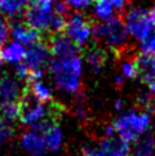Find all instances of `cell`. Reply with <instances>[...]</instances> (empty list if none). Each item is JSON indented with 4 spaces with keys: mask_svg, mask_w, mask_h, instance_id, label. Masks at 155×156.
<instances>
[{
    "mask_svg": "<svg viewBox=\"0 0 155 156\" xmlns=\"http://www.w3.org/2000/svg\"><path fill=\"white\" fill-rule=\"evenodd\" d=\"M83 67V58L79 54L65 59H53L48 66L56 87L67 94L80 93Z\"/></svg>",
    "mask_w": 155,
    "mask_h": 156,
    "instance_id": "obj_1",
    "label": "cell"
},
{
    "mask_svg": "<svg viewBox=\"0 0 155 156\" xmlns=\"http://www.w3.org/2000/svg\"><path fill=\"white\" fill-rule=\"evenodd\" d=\"M25 23L36 31H49L58 32L65 30L66 18L63 14H59L54 10V5L52 4H38L30 3L26 12L23 13Z\"/></svg>",
    "mask_w": 155,
    "mask_h": 156,
    "instance_id": "obj_2",
    "label": "cell"
},
{
    "mask_svg": "<svg viewBox=\"0 0 155 156\" xmlns=\"http://www.w3.org/2000/svg\"><path fill=\"white\" fill-rule=\"evenodd\" d=\"M93 37L109 49L121 52L127 47L129 34L127 31L124 21L120 17H113L107 21L93 25Z\"/></svg>",
    "mask_w": 155,
    "mask_h": 156,
    "instance_id": "obj_3",
    "label": "cell"
},
{
    "mask_svg": "<svg viewBox=\"0 0 155 156\" xmlns=\"http://www.w3.org/2000/svg\"><path fill=\"white\" fill-rule=\"evenodd\" d=\"M114 130L125 142H135L150 126V114L143 111L129 110L119 115L113 122Z\"/></svg>",
    "mask_w": 155,
    "mask_h": 156,
    "instance_id": "obj_4",
    "label": "cell"
},
{
    "mask_svg": "<svg viewBox=\"0 0 155 156\" xmlns=\"http://www.w3.org/2000/svg\"><path fill=\"white\" fill-rule=\"evenodd\" d=\"M20 107H21V116L20 121L26 126H34L39 122H41L47 119H53L54 114H58V110H54L49 103H43L32 96L26 87V90L23 96L20 99Z\"/></svg>",
    "mask_w": 155,
    "mask_h": 156,
    "instance_id": "obj_5",
    "label": "cell"
},
{
    "mask_svg": "<svg viewBox=\"0 0 155 156\" xmlns=\"http://www.w3.org/2000/svg\"><path fill=\"white\" fill-rule=\"evenodd\" d=\"M124 25L129 36L138 41H145L154 31L149 12L143 8H132L124 14Z\"/></svg>",
    "mask_w": 155,
    "mask_h": 156,
    "instance_id": "obj_6",
    "label": "cell"
},
{
    "mask_svg": "<svg viewBox=\"0 0 155 156\" xmlns=\"http://www.w3.org/2000/svg\"><path fill=\"white\" fill-rule=\"evenodd\" d=\"M63 31L78 47L87 45L93 37V25L84 14L79 12L70 14L66 18Z\"/></svg>",
    "mask_w": 155,
    "mask_h": 156,
    "instance_id": "obj_7",
    "label": "cell"
},
{
    "mask_svg": "<svg viewBox=\"0 0 155 156\" xmlns=\"http://www.w3.org/2000/svg\"><path fill=\"white\" fill-rule=\"evenodd\" d=\"M49 57H51V51H49L48 44L40 40V41H38V43L26 48L25 59L22 61V62L29 67V70L31 71V75H32L36 71H44V67H45L49 62Z\"/></svg>",
    "mask_w": 155,
    "mask_h": 156,
    "instance_id": "obj_8",
    "label": "cell"
},
{
    "mask_svg": "<svg viewBox=\"0 0 155 156\" xmlns=\"http://www.w3.org/2000/svg\"><path fill=\"white\" fill-rule=\"evenodd\" d=\"M51 55L54 59H65L79 54V47L66 34H54L48 43Z\"/></svg>",
    "mask_w": 155,
    "mask_h": 156,
    "instance_id": "obj_9",
    "label": "cell"
},
{
    "mask_svg": "<svg viewBox=\"0 0 155 156\" xmlns=\"http://www.w3.org/2000/svg\"><path fill=\"white\" fill-rule=\"evenodd\" d=\"M25 90L26 87H22L17 76L4 74L0 77V103L18 102Z\"/></svg>",
    "mask_w": 155,
    "mask_h": 156,
    "instance_id": "obj_10",
    "label": "cell"
},
{
    "mask_svg": "<svg viewBox=\"0 0 155 156\" xmlns=\"http://www.w3.org/2000/svg\"><path fill=\"white\" fill-rule=\"evenodd\" d=\"M20 142H21V147L27 154L32 156H44L48 152L44 134L36 129H32V128L23 132Z\"/></svg>",
    "mask_w": 155,
    "mask_h": 156,
    "instance_id": "obj_11",
    "label": "cell"
},
{
    "mask_svg": "<svg viewBox=\"0 0 155 156\" xmlns=\"http://www.w3.org/2000/svg\"><path fill=\"white\" fill-rule=\"evenodd\" d=\"M128 0H95L93 14L101 22L116 17L118 12H123L127 8Z\"/></svg>",
    "mask_w": 155,
    "mask_h": 156,
    "instance_id": "obj_12",
    "label": "cell"
},
{
    "mask_svg": "<svg viewBox=\"0 0 155 156\" xmlns=\"http://www.w3.org/2000/svg\"><path fill=\"white\" fill-rule=\"evenodd\" d=\"M9 34L14 41L21 43L26 48L40 41V32L30 27L25 22H13L9 26Z\"/></svg>",
    "mask_w": 155,
    "mask_h": 156,
    "instance_id": "obj_13",
    "label": "cell"
},
{
    "mask_svg": "<svg viewBox=\"0 0 155 156\" xmlns=\"http://www.w3.org/2000/svg\"><path fill=\"white\" fill-rule=\"evenodd\" d=\"M99 146L106 156H129L131 152L129 143L121 139L118 134L103 137Z\"/></svg>",
    "mask_w": 155,
    "mask_h": 156,
    "instance_id": "obj_14",
    "label": "cell"
},
{
    "mask_svg": "<svg viewBox=\"0 0 155 156\" xmlns=\"http://www.w3.org/2000/svg\"><path fill=\"white\" fill-rule=\"evenodd\" d=\"M43 134H44V139H45L48 151L56 152L58 150H61L63 144V132L56 121L53 120L48 125L47 129L43 132Z\"/></svg>",
    "mask_w": 155,
    "mask_h": 156,
    "instance_id": "obj_15",
    "label": "cell"
},
{
    "mask_svg": "<svg viewBox=\"0 0 155 156\" xmlns=\"http://www.w3.org/2000/svg\"><path fill=\"white\" fill-rule=\"evenodd\" d=\"M2 57L3 61L7 63H12V65H18L22 61L25 59V54H26V47L22 45L18 41H10L2 48Z\"/></svg>",
    "mask_w": 155,
    "mask_h": 156,
    "instance_id": "obj_16",
    "label": "cell"
},
{
    "mask_svg": "<svg viewBox=\"0 0 155 156\" xmlns=\"http://www.w3.org/2000/svg\"><path fill=\"white\" fill-rule=\"evenodd\" d=\"M155 152V138L151 132H146L133 142V156H153Z\"/></svg>",
    "mask_w": 155,
    "mask_h": 156,
    "instance_id": "obj_17",
    "label": "cell"
},
{
    "mask_svg": "<svg viewBox=\"0 0 155 156\" xmlns=\"http://www.w3.org/2000/svg\"><path fill=\"white\" fill-rule=\"evenodd\" d=\"M106 59H107L106 52L101 47L89 48L85 53V62L95 74H99L102 71L105 63H106Z\"/></svg>",
    "mask_w": 155,
    "mask_h": 156,
    "instance_id": "obj_18",
    "label": "cell"
},
{
    "mask_svg": "<svg viewBox=\"0 0 155 156\" xmlns=\"http://www.w3.org/2000/svg\"><path fill=\"white\" fill-rule=\"evenodd\" d=\"M30 0H0V12L8 18H17L26 12Z\"/></svg>",
    "mask_w": 155,
    "mask_h": 156,
    "instance_id": "obj_19",
    "label": "cell"
},
{
    "mask_svg": "<svg viewBox=\"0 0 155 156\" xmlns=\"http://www.w3.org/2000/svg\"><path fill=\"white\" fill-rule=\"evenodd\" d=\"M29 92L34 96L38 101L43 103H52L53 101V90L43 79L31 81V85L27 87Z\"/></svg>",
    "mask_w": 155,
    "mask_h": 156,
    "instance_id": "obj_20",
    "label": "cell"
},
{
    "mask_svg": "<svg viewBox=\"0 0 155 156\" xmlns=\"http://www.w3.org/2000/svg\"><path fill=\"white\" fill-rule=\"evenodd\" d=\"M21 116V107H20V102H5L0 105V118L4 121L12 122L20 120Z\"/></svg>",
    "mask_w": 155,
    "mask_h": 156,
    "instance_id": "obj_21",
    "label": "cell"
},
{
    "mask_svg": "<svg viewBox=\"0 0 155 156\" xmlns=\"http://www.w3.org/2000/svg\"><path fill=\"white\" fill-rule=\"evenodd\" d=\"M120 71L121 76L127 79H136L140 76V69L137 63V55L135 57H124L120 61Z\"/></svg>",
    "mask_w": 155,
    "mask_h": 156,
    "instance_id": "obj_22",
    "label": "cell"
},
{
    "mask_svg": "<svg viewBox=\"0 0 155 156\" xmlns=\"http://www.w3.org/2000/svg\"><path fill=\"white\" fill-rule=\"evenodd\" d=\"M13 134H14V129L12 124H9V122L4 120H0V144L8 142L13 137Z\"/></svg>",
    "mask_w": 155,
    "mask_h": 156,
    "instance_id": "obj_23",
    "label": "cell"
},
{
    "mask_svg": "<svg viewBox=\"0 0 155 156\" xmlns=\"http://www.w3.org/2000/svg\"><path fill=\"white\" fill-rule=\"evenodd\" d=\"M81 156H106L99 144L85 143L81 147Z\"/></svg>",
    "mask_w": 155,
    "mask_h": 156,
    "instance_id": "obj_24",
    "label": "cell"
},
{
    "mask_svg": "<svg viewBox=\"0 0 155 156\" xmlns=\"http://www.w3.org/2000/svg\"><path fill=\"white\" fill-rule=\"evenodd\" d=\"M73 111H74V115L80 121H87L88 119H89V114H88V110L85 107V103L81 101V98L78 99V101L75 102Z\"/></svg>",
    "mask_w": 155,
    "mask_h": 156,
    "instance_id": "obj_25",
    "label": "cell"
},
{
    "mask_svg": "<svg viewBox=\"0 0 155 156\" xmlns=\"http://www.w3.org/2000/svg\"><path fill=\"white\" fill-rule=\"evenodd\" d=\"M141 53L155 55V30L151 32V35L145 41L141 43Z\"/></svg>",
    "mask_w": 155,
    "mask_h": 156,
    "instance_id": "obj_26",
    "label": "cell"
},
{
    "mask_svg": "<svg viewBox=\"0 0 155 156\" xmlns=\"http://www.w3.org/2000/svg\"><path fill=\"white\" fill-rule=\"evenodd\" d=\"M66 5L74 10H84L95 3V0H65Z\"/></svg>",
    "mask_w": 155,
    "mask_h": 156,
    "instance_id": "obj_27",
    "label": "cell"
},
{
    "mask_svg": "<svg viewBox=\"0 0 155 156\" xmlns=\"http://www.w3.org/2000/svg\"><path fill=\"white\" fill-rule=\"evenodd\" d=\"M8 35H9V25L3 18H0V51L4 47L5 41H7Z\"/></svg>",
    "mask_w": 155,
    "mask_h": 156,
    "instance_id": "obj_28",
    "label": "cell"
},
{
    "mask_svg": "<svg viewBox=\"0 0 155 156\" xmlns=\"http://www.w3.org/2000/svg\"><path fill=\"white\" fill-rule=\"evenodd\" d=\"M58 0H30V3H38V4H52L54 5Z\"/></svg>",
    "mask_w": 155,
    "mask_h": 156,
    "instance_id": "obj_29",
    "label": "cell"
},
{
    "mask_svg": "<svg viewBox=\"0 0 155 156\" xmlns=\"http://www.w3.org/2000/svg\"><path fill=\"white\" fill-rule=\"evenodd\" d=\"M149 16H150V20H151V23L154 26V29H155V4L151 7V9L149 10Z\"/></svg>",
    "mask_w": 155,
    "mask_h": 156,
    "instance_id": "obj_30",
    "label": "cell"
},
{
    "mask_svg": "<svg viewBox=\"0 0 155 156\" xmlns=\"http://www.w3.org/2000/svg\"><path fill=\"white\" fill-rule=\"evenodd\" d=\"M123 83H124V76H116L115 77V84L118 85V87H121L123 85Z\"/></svg>",
    "mask_w": 155,
    "mask_h": 156,
    "instance_id": "obj_31",
    "label": "cell"
},
{
    "mask_svg": "<svg viewBox=\"0 0 155 156\" xmlns=\"http://www.w3.org/2000/svg\"><path fill=\"white\" fill-rule=\"evenodd\" d=\"M123 106H124V103L120 101V99H118V101L115 102V105H114V107H115V110L116 111H121L123 110Z\"/></svg>",
    "mask_w": 155,
    "mask_h": 156,
    "instance_id": "obj_32",
    "label": "cell"
},
{
    "mask_svg": "<svg viewBox=\"0 0 155 156\" xmlns=\"http://www.w3.org/2000/svg\"><path fill=\"white\" fill-rule=\"evenodd\" d=\"M2 62H3V57H2V52H0V65H2Z\"/></svg>",
    "mask_w": 155,
    "mask_h": 156,
    "instance_id": "obj_33",
    "label": "cell"
}]
</instances>
